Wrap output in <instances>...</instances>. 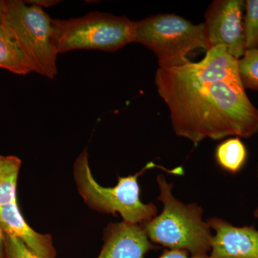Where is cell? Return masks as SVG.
<instances>
[{"label":"cell","instance_id":"obj_1","mask_svg":"<svg viewBox=\"0 0 258 258\" xmlns=\"http://www.w3.org/2000/svg\"><path fill=\"white\" fill-rule=\"evenodd\" d=\"M155 84L176 135L194 144L258 133V109L241 82L238 60L222 45L199 62L184 57L159 64Z\"/></svg>","mask_w":258,"mask_h":258},{"label":"cell","instance_id":"obj_2","mask_svg":"<svg viewBox=\"0 0 258 258\" xmlns=\"http://www.w3.org/2000/svg\"><path fill=\"white\" fill-rule=\"evenodd\" d=\"M154 167L160 168L174 175L184 174V169L181 166L167 169L150 162L134 175L118 176L115 186L104 187L93 177L86 148L75 161L74 177L79 195L90 208L114 216L119 214L123 222L144 225L157 216L158 210L154 204H144L141 201L138 179L144 171Z\"/></svg>","mask_w":258,"mask_h":258},{"label":"cell","instance_id":"obj_3","mask_svg":"<svg viewBox=\"0 0 258 258\" xmlns=\"http://www.w3.org/2000/svg\"><path fill=\"white\" fill-rule=\"evenodd\" d=\"M158 200L162 212L143 225L153 243L169 249H181L191 256L209 254L211 250V229L203 220V209L198 204H184L173 195L174 184L162 174L157 176Z\"/></svg>","mask_w":258,"mask_h":258},{"label":"cell","instance_id":"obj_4","mask_svg":"<svg viewBox=\"0 0 258 258\" xmlns=\"http://www.w3.org/2000/svg\"><path fill=\"white\" fill-rule=\"evenodd\" d=\"M137 22L92 12L81 18L52 20V43L57 54L76 50L115 52L135 41Z\"/></svg>","mask_w":258,"mask_h":258},{"label":"cell","instance_id":"obj_5","mask_svg":"<svg viewBox=\"0 0 258 258\" xmlns=\"http://www.w3.org/2000/svg\"><path fill=\"white\" fill-rule=\"evenodd\" d=\"M52 20L42 8L25 1H5L1 23L14 37L32 71L50 79L57 74L58 55L51 39Z\"/></svg>","mask_w":258,"mask_h":258},{"label":"cell","instance_id":"obj_6","mask_svg":"<svg viewBox=\"0 0 258 258\" xmlns=\"http://www.w3.org/2000/svg\"><path fill=\"white\" fill-rule=\"evenodd\" d=\"M152 51L159 64L210 50L205 24L194 25L174 14H159L137 22L135 41Z\"/></svg>","mask_w":258,"mask_h":258},{"label":"cell","instance_id":"obj_7","mask_svg":"<svg viewBox=\"0 0 258 258\" xmlns=\"http://www.w3.org/2000/svg\"><path fill=\"white\" fill-rule=\"evenodd\" d=\"M242 0H215L205 15V26L210 48L222 45L239 60L245 52Z\"/></svg>","mask_w":258,"mask_h":258},{"label":"cell","instance_id":"obj_8","mask_svg":"<svg viewBox=\"0 0 258 258\" xmlns=\"http://www.w3.org/2000/svg\"><path fill=\"white\" fill-rule=\"evenodd\" d=\"M207 223L215 232L210 258H258V230L254 226L237 227L218 217Z\"/></svg>","mask_w":258,"mask_h":258},{"label":"cell","instance_id":"obj_9","mask_svg":"<svg viewBox=\"0 0 258 258\" xmlns=\"http://www.w3.org/2000/svg\"><path fill=\"white\" fill-rule=\"evenodd\" d=\"M103 239L97 258H144L149 251L159 248L149 240L143 225L123 221L107 226Z\"/></svg>","mask_w":258,"mask_h":258},{"label":"cell","instance_id":"obj_10","mask_svg":"<svg viewBox=\"0 0 258 258\" xmlns=\"http://www.w3.org/2000/svg\"><path fill=\"white\" fill-rule=\"evenodd\" d=\"M0 224L6 235L21 240L39 258H56L52 236L32 230L20 213L18 202L0 208Z\"/></svg>","mask_w":258,"mask_h":258},{"label":"cell","instance_id":"obj_11","mask_svg":"<svg viewBox=\"0 0 258 258\" xmlns=\"http://www.w3.org/2000/svg\"><path fill=\"white\" fill-rule=\"evenodd\" d=\"M0 69L20 76L33 72L14 37L0 22Z\"/></svg>","mask_w":258,"mask_h":258},{"label":"cell","instance_id":"obj_12","mask_svg":"<svg viewBox=\"0 0 258 258\" xmlns=\"http://www.w3.org/2000/svg\"><path fill=\"white\" fill-rule=\"evenodd\" d=\"M22 161L15 156H0V208L17 202V186Z\"/></svg>","mask_w":258,"mask_h":258},{"label":"cell","instance_id":"obj_13","mask_svg":"<svg viewBox=\"0 0 258 258\" xmlns=\"http://www.w3.org/2000/svg\"><path fill=\"white\" fill-rule=\"evenodd\" d=\"M215 159L223 170L237 174L247 161V149L238 137L227 139L217 146Z\"/></svg>","mask_w":258,"mask_h":258},{"label":"cell","instance_id":"obj_14","mask_svg":"<svg viewBox=\"0 0 258 258\" xmlns=\"http://www.w3.org/2000/svg\"><path fill=\"white\" fill-rule=\"evenodd\" d=\"M238 68L244 89L258 91V49L246 50L238 60Z\"/></svg>","mask_w":258,"mask_h":258},{"label":"cell","instance_id":"obj_15","mask_svg":"<svg viewBox=\"0 0 258 258\" xmlns=\"http://www.w3.org/2000/svg\"><path fill=\"white\" fill-rule=\"evenodd\" d=\"M245 15L243 22L246 50L258 49V0L244 2Z\"/></svg>","mask_w":258,"mask_h":258},{"label":"cell","instance_id":"obj_16","mask_svg":"<svg viewBox=\"0 0 258 258\" xmlns=\"http://www.w3.org/2000/svg\"><path fill=\"white\" fill-rule=\"evenodd\" d=\"M5 247L8 258H39L32 253L21 240L6 234Z\"/></svg>","mask_w":258,"mask_h":258},{"label":"cell","instance_id":"obj_17","mask_svg":"<svg viewBox=\"0 0 258 258\" xmlns=\"http://www.w3.org/2000/svg\"><path fill=\"white\" fill-rule=\"evenodd\" d=\"M158 258H210L209 254L201 256H191L186 251L181 249H166Z\"/></svg>","mask_w":258,"mask_h":258},{"label":"cell","instance_id":"obj_18","mask_svg":"<svg viewBox=\"0 0 258 258\" xmlns=\"http://www.w3.org/2000/svg\"><path fill=\"white\" fill-rule=\"evenodd\" d=\"M28 4L35 5L39 8H50L54 5L58 4L60 1L57 0H32V1H25Z\"/></svg>","mask_w":258,"mask_h":258},{"label":"cell","instance_id":"obj_19","mask_svg":"<svg viewBox=\"0 0 258 258\" xmlns=\"http://www.w3.org/2000/svg\"><path fill=\"white\" fill-rule=\"evenodd\" d=\"M0 258L7 257L6 247H5V232L0 224Z\"/></svg>","mask_w":258,"mask_h":258},{"label":"cell","instance_id":"obj_20","mask_svg":"<svg viewBox=\"0 0 258 258\" xmlns=\"http://www.w3.org/2000/svg\"><path fill=\"white\" fill-rule=\"evenodd\" d=\"M5 10V1L0 0V22H1L2 18L3 16Z\"/></svg>","mask_w":258,"mask_h":258},{"label":"cell","instance_id":"obj_21","mask_svg":"<svg viewBox=\"0 0 258 258\" xmlns=\"http://www.w3.org/2000/svg\"><path fill=\"white\" fill-rule=\"evenodd\" d=\"M257 178H258V166H257ZM254 216L256 217V218H258V207L256 209L255 211L254 212Z\"/></svg>","mask_w":258,"mask_h":258}]
</instances>
